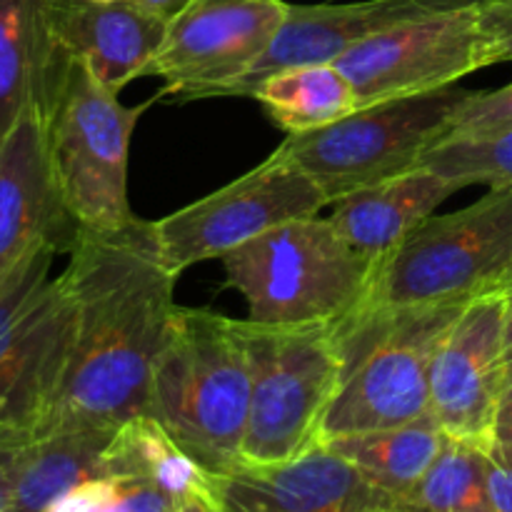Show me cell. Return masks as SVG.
Masks as SVG:
<instances>
[{
    "instance_id": "obj_27",
    "label": "cell",
    "mask_w": 512,
    "mask_h": 512,
    "mask_svg": "<svg viewBox=\"0 0 512 512\" xmlns=\"http://www.w3.org/2000/svg\"><path fill=\"white\" fill-rule=\"evenodd\" d=\"M478 15L495 63H512V0H485Z\"/></svg>"
},
{
    "instance_id": "obj_30",
    "label": "cell",
    "mask_w": 512,
    "mask_h": 512,
    "mask_svg": "<svg viewBox=\"0 0 512 512\" xmlns=\"http://www.w3.org/2000/svg\"><path fill=\"white\" fill-rule=\"evenodd\" d=\"M488 490L498 512H512V468L488 458Z\"/></svg>"
},
{
    "instance_id": "obj_24",
    "label": "cell",
    "mask_w": 512,
    "mask_h": 512,
    "mask_svg": "<svg viewBox=\"0 0 512 512\" xmlns=\"http://www.w3.org/2000/svg\"><path fill=\"white\" fill-rule=\"evenodd\" d=\"M395 512H498L488 490V455L448 438L418 488Z\"/></svg>"
},
{
    "instance_id": "obj_22",
    "label": "cell",
    "mask_w": 512,
    "mask_h": 512,
    "mask_svg": "<svg viewBox=\"0 0 512 512\" xmlns=\"http://www.w3.org/2000/svg\"><path fill=\"white\" fill-rule=\"evenodd\" d=\"M103 465L110 478L145 480L178 503L190 495H218L213 475L200 468L150 415H135L115 430Z\"/></svg>"
},
{
    "instance_id": "obj_8",
    "label": "cell",
    "mask_w": 512,
    "mask_h": 512,
    "mask_svg": "<svg viewBox=\"0 0 512 512\" xmlns=\"http://www.w3.org/2000/svg\"><path fill=\"white\" fill-rule=\"evenodd\" d=\"M468 93L448 85L365 105L328 128L288 135L275 153L298 165L333 205L343 195L420 168L450 133Z\"/></svg>"
},
{
    "instance_id": "obj_2",
    "label": "cell",
    "mask_w": 512,
    "mask_h": 512,
    "mask_svg": "<svg viewBox=\"0 0 512 512\" xmlns=\"http://www.w3.org/2000/svg\"><path fill=\"white\" fill-rule=\"evenodd\" d=\"M145 415L213 478L240 465L250 415L243 320L178 308L160 350Z\"/></svg>"
},
{
    "instance_id": "obj_25",
    "label": "cell",
    "mask_w": 512,
    "mask_h": 512,
    "mask_svg": "<svg viewBox=\"0 0 512 512\" xmlns=\"http://www.w3.org/2000/svg\"><path fill=\"white\" fill-rule=\"evenodd\" d=\"M178 500L135 478L85 480L60 495L45 512H175Z\"/></svg>"
},
{
    "instance_id": "obj_33",
    "label": "cell",
    "mask_w": 512,
    "mask_h": 512,
    "mask_svg": "<svg viewBox=\"0 0 512 512\" xmlns=\"http://www.w3.org/2000/svg\"><path fill=\"white\" fill-rule=\"evenodd\" d=\"M508 350H512V288L508 290Z\"/></svg>"
},
{
    "instance_id": "obj_31",
    "label": "cell",
    "mask_w": 512,
    "mask_h": 512,
    "mask_svg": "<svg viewBox=\"0 0 512 512\" xmlns=\"http://www.w3.org/2000/svg\"><path fill=\"white\" fill-rule=\"evenodd\" d=\"M133 3L140 5V8L150 10V13H155L158 18L168 20L170 23V20L178 18V15L183 13L193 0H133Z\"/></svg>"
},
{
    "instance_id": "obj_20",
    "label": "cell",
    "mask_w": 512,
    "mask_h": 512,
    "mask_svg": "<svg viewBox=\"0 0 512 512\" xmlns=\"http://www.w3.org/2000/svg\"><path fill=\"white\" fill-rule=\"evenodd\" d=\"M445 440L448 435L440 430L433 413H428L400 428L345 435L325 440L323 445L355 465L370 485L393 500L398 510L425 478Z\"/></svg>"
},
{
    "instance_id": "obj_18",
    "label": "cell",
    "mask_w": 512,
    "mask_h": 512,
    "mask_svg": "<svg viewBox=\"0 0 512 512\" xmlns=\"http://www.w3.org/2000/svg\"><path fill=\"white\" fill-rule=\"evenodd\" d=\"M458 190V180L420 165L343 195L333 203L330 220L358 253L380 263Z\"/></svg>"
},
{
    "instance_id": "obj_21",
    "label": "cell",
    "mask_w": 512,
    "mask_h": 512,
    "mask_svg": "<svg viewBox=\"0 0 512 512\" xmlns=\"http://www.w3.org/2000/svg\"><path fill=\"white\" fill-rule=\"evenodd\" d=\"M115 430H50L28 443L5 512H45L85 480L103 478V455Z\"/></svg>"
},
{
    "instance_id": "obj_34",
    "label": "cell",
    "mask_w": 512,
    "mask_h": 512,
    "mask_svg": "<svg viewBox=\"0 0 512 512\" xmlns=\"http://www.w3.org/2000/svg\"><path fill=\"white\" fill-rule=\"evenodd\" d=\"M365 512H395V510H365Z\"/></svg>"
},
{
    "instance_id": "obj_4",
    "label": "cell",
    "mask_w": 512,
    "mask_h": 512,
    "mask_svg": "<svg viewBox=\"0 0 512 512\" xmlns=\"http://www.w3.org/2000/svg\"><path fill=\"white\" fill-rule=\"evenodd\" d=\"M248 320L268 328L338 325L373 295L378 260L358 253L330 218L290 220L220 258Z\"/></svg>"
},
{
    "instance_id": "obj_12",
    "label": "cell",
    "mask_w": 512,
    "mask_h": 512,
    "mask_svg": "<svg viewBox=\"0 0 512 512\" xmlns=\"http://www.w3.org/2000/svg\"><path fill=\"white\" fill-rule=\"evenodd\" d=\"M285 0H193L175 20L145 75L163 93L220 98L250 73L288 15Z\"/></svg>"
},
{
    "instance_id": "obj_1",
    "label": "cell",
    "mask_w": 512,
    "mask_h": 512,
    "mask_svg": "<svg viewBox=\"0 0 512 512\" xmlns=\"http://www.w3.org/2000/svg\"><path fill=\"white\" fill-rule=\"evenodd\" d=\"M63 280L75 308L68 368L40 433L118 430L145 415L160 350L178 310L180 275L160 253L155 225L75 230Z\"/></svg>"
},
{
    "instance_id": "obj_9",
    "label": "cell",
    "mask_w": 512,
    "mask_h": 512,
    "mask_svg": "<svg viewBox=\"0 0 512 512\" xmlns=\"http://www.w3.org/2000/svg\"><path fill=\"white\" fill-rule=\"evenodd\" d=\"M60 250H38L0 293V430L33 433L55 403L75 335L63 275L50 278Z\"/></svg>"
},
{
    "instance_id": "obj_16",
    "label": "cell",
    "mask_w": 512,
    "mask_h": 512,
    "mask_svg": "<svg viewBox=\"0 0 512 512\" xmlns=\"http://www.w3.org/2000/svg\"><path fill=\"white\" fill-rule=\"evenodd\" d=\"M223 512L395 510L393 500L328 445L278 465H238L215 478Z\"/></svg>"
},
{
    "instance_id": "obj_14",
    "label": "cell",
    "mask_w": 512,
    "mask_h": 512,
    "mask_svg": "<svg viewBox=\"0 0 512 512\" xmlns=\"http://www.w3.org/2000/svg\"><path fill=\"white\" fill-rule=\"evenodd\" d=\"M75 230L50 165L45 113L30 108L0 140V293L38 250H68Z\"/></svg>"
},
{
    "instance_id": "obj_26",
    "label": "cell",
    "mask_w": 512,
    "mask_h": 512,
    "mask_svg": "<svg viewBox=\"0 0 512 512\" xmlns=\"http://www.w3.org/2000/svg\"><path fill=\"white\" fill-rule=\"evenodd\" d=\"M508 130H512V83L498 90H470L445 140H488Z\"/></svg>"
},
{
    "instance_id": "obj_17",
    "label": "cell",
    "mask_w": 512,
    "mask_h": 512,
    "mask_svg": "<svg viewBox=\"0 0 512 512\" xmlns=\"http://www.w3.org/2000/svg\"><path fill=\"white\" fill-rule=\"evenodd\" d=\"M50 13L65 53L115 95L148 73L170 25L133 0H53Z\"/></svg>"
},
{
    "instance_id": "obj_5",
    "label": "cell",
    "mask_w": 512,
    "mask_h": 512,
    "mask_svg": "<svg viewBox=\"0 0 512 512\" xmlns=\"http://www.w3.org/2000/svg\"><path fill=\"white\" fill-rule=\"evenodd\" d=\"M512 288V185L433 215L378 263L365 308L470 303Z\"/></svg>"
},
{
    "instance_id": "obj_3",
    "label": "cell",
    "mask_w": 512,
    "mask_h": 512,
    "mask_svg": "<svg viewBox=\"0 0 512 512\" xmlns=\"http://www.w3.org/2000/svg\"><path fill=\"white\" fill-rule=\"evenodd\" d=\"M468 303L360 308L335 325L343 355L323 440L400 428L430 413V375Z\"/></svg>"
},
{
    "instance_id": "obj_10",
    "label": "cell",
    "mask_w": 512,
    "mask_h": 512,
    "mask_svg": "<svg viewBox=\"0 0 512 512\" xmlns=\"http://www.w3.org/2000/svg\"><path fill=\"white\" fill-rule=\"evenodd\" d=\"M325 205L330 203L323 190L298 165L273 153L258 168L153 225L163 260L180 275L195 263L223 258L278 225L318 215Z\"/></svg>"
},
{
    "instance_id": "obj_7",
    "label": "cell",
    "mask_w": 512,
    "mask_h": 512,
    "mask_svg": "<svg viewBox=\"0 0 512 512\" xmlns=\"http://www.w3.org/2000/svg\"><path fill=\"white\" fill-rule=\"evenodd\" d=\"M148 105L128 108L70 58L45 110L55 183L75 228L118 230L133 223L128 200L130 138Z\"/></svg>"
},
{
    "instance_id": "obj_11",
    "label": "cell",
    "mask_w": 512,
    "mask_h": 512,
    "mask_svg": "<svg viewBox=\"0 0 512 512\" xmlns=\"http://www.w3.org/2000/svg\"><path fill=\"white\" fill-rule=\"evenodd\" d=\"M478 8L465 5L403 20L335 60L360 108L458 85L465 75L495 65Z\"/></svg>"
},
{
    "instance_id": "obj_13",
    "label": "cell",
    "mask_w": 512,
    "mask_h": 512,
    "mask_svg": "<svg viewBox=\"0 0 512 512\" xmlns=\"http://www.w3.org/2000/svg\"><path fill=\"white\" fill-rule=\"evenodd\" d=\"M508 365V293L470 300L445 335L430 375V413L460 443L488 450Z\"/></svg>"
},
{
    "instance_id": "obj_6",
    "label": "cell",
    "mask_w": 512,
    "mask_h": 512,
    "mask_svg": "<svg viewBox=\"0 0 512 512\" xmlns=\"http://www.w3.org/2000/svg\"><path fill=\"white\" fill-rule=\"evenodd\" d=\"M250 363V415L240 465H278L323 440L343 375L335 325L268 328L243 320Z\"/></svg>"
},
{
    "instance_id": "obj_29",
    "label": "cell",
    "mask_w": 512,
    "mask_h": 512,
    "mask_svg": "<svg viewBox=\"0 0 512 512\" xmlns=\"http://www.w3.org/2000/svg\"><path fill=\"white\" fill-rule=\"evenodd\" d=\"M33 433H20V430H0V512L8 510L10 495H13L15 478H18L20 463Z\"/></svg>"
},
{
    "instance_id": "obj_32",
    "label": "cell",
    "mask_w": 512,
    "mask_h": 512,
    "mask_svg": "<svg viewBox=\"0 0 512 512\" xmlns=\"http://www.w3.org/2000/svg\"><path fill=\"white\" fill-rule=\"evenodd\" d=\"M175 512H223L218 495H190L180 500Z\"/></svg>"
},
{
    "instance_id": "obj_15",
    "label": "cell",
    "mask_w": 512,
    "mask_h": 512,
    "mask_svg": "<svg viewBox=\"0 0 512 512\" xmlns=\"http://www.w3.org/2000/svg\"><path fill=\"white\" fill-rule=\"evenodd\" d=\"M485 0H360V3L288 5L275 33L248 75L230 85L220 98H248L255 83L295 65L335 63L363 40L418 15L480 5Z\"/></svg>"
},
{
    "instance_id": "obj_28",
    "label": "cell",
    "mask_w": 512,
    "mask_h": 512,
    "mask_svg": "<svg viewBox=\"0 0 512 512\" xmlns=\"http://www.w3.org/2000/svg\"><path fill=\"white\" fill-rule=\"evenodd\" d=\"M485 455L495 463L512 468V350H508L503 390H500L498 408H495L493 430H490V443Z\"/></svg>"
},
{
    "instance_id": "obj_23",
    "label": "cell",
    "mask_w": 512,
    "mask_h": 512,
    "mask_svg": "<svg viewBox=\"0 0 512 512\" xmlns=\"http://www.w3.org/2000/svg\"><path fill=\"white\" fill-rule=\"evenodd\" d=\"M248 98L258 100L288 135L328 128L360 110L355 88L335 63L278 70L255 83Z\"/></svg>"
},
{
    "instance_id": "obj_19",
    "label": "cell",
    "mask_w": 512,
    "mask_h": 512,
    "mask_svg": "<svg viewBox=\"0 0 512 512\" xmlns=\"http://www.w3.org/2000/svg\"><path fill=\"white\" fill-rule=\"evenodd\" d=\"M53 0H0V140L30 108L45 113L70 55L53 28Z\"/></svg>"
}]
</instances>
